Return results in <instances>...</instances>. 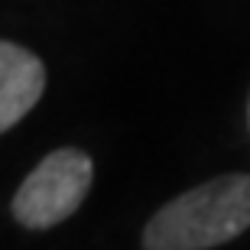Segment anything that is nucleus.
Here are the masks:
<instances>
[{"label":"nucleus","mask_w":250,"mask_h":250,"mask_svg":"<svg viewBox=\"0 0 250 250\" xmlns=\"http://www.w3.org/2000/svg\"><path fill=\"white\" fill-rule=\"evenodd\" d=\"M250 231V176L228 172L166 202L143 228L146 250H211Z\"/></svg>","instance_id":"nucleus-1"},{"label":"nucleus","mask_w":250,"mask_h":250,"mask_svg":"<svg viewBox=\"0 0 250 250\" xmlns=\"http://www.w3.org/2000/svg\"><path fill=\"white\" fill-rule=\"evenodd\" d=\"M91 179L94 166L84 149H52L23 179V186L17 188L13 202H10V211H13L17 224H23L29 231H49V228L62 224L65 218H72L84 205V198L91 192Z\"/></svg>","instance_id":"nucleus-2"},{"label":"nucleus","mask_w":250,"mask_h":250,"mask_svg":"<svg viewBox=\"0 0 250 250\" xmlns=\"http://www.w3.org/2000/svg\"><path fill=\"white\" fill-rule=\"evenodd\" d=\"M247 124H250V98H247Z\"/></svg>","instance_id":"nucleus-4"},{"label":"nucleus","mask_w":250,"mask_h":250,"mask_svg":"<svg viewBox=\"0 0 250 250\" xmlns=\"http://www.w3.org/2000/svg\"><path fill=\"white\" fill-rule=\"evenodd\" d=\"M46 91V65L36 52L0 39V133L17 127Z\"/></svg>","instance_id":"nucleus-3"}]
</instances>
